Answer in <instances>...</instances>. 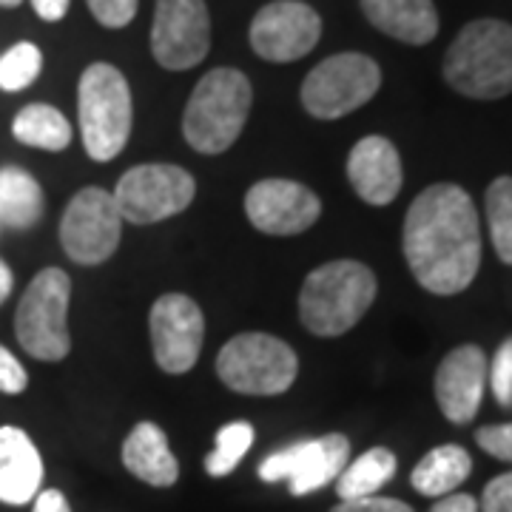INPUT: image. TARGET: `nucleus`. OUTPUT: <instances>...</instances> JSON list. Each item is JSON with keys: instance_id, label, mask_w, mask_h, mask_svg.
I'll return each instance as SVG.
<instances>
[{"instance_id": "4", "label": "nucleus", "mask_w": 512, "mask_h": 512, "mask_svg": "<svg viewBox=\"0 0 512 512\" xmlns=\"http://www.w3.org/2000/svg\"><path fill=\"white\" fill-rule=\"evenodd\" d=\"M254 103L251 80L237 69H214L197 83L183 111V137L200 154L234 146Z\"/></svg>"}, {"instance_id": "37", "label": "nucleus", "mask_w": 512, "mask_h": 512, "mask_svg": "<svg viewBox=\"0 0 512 512\" xmlns=\"http://www.w3.org/2000/svg\"><path fill=\"white\" fill-rule=\"evenodd\" d=\"M12 285H15V276L9 271V265L0 259V305L9 299V293H12Z\"/></svg>"}, {"instance_id": "2", "label": "nucleus", "mask_w": 512, "mask_h": 512, "mask_svg": "<svg viewBox=\"0 0 512 512\" xmlns=\"http://www.w3.org/2000/svg\"><path fill=\"white\" fill-rule=\"evenodd\" d=\"M376 274L365 262L336 259L308 274L299 291V319L313 336H342L376 302Z\"/></svg>"}, {"instance_id": "30", "label": "nucleus", "mask_w": 512, "mask_h": 512, "mask_svg": "<svg viewBox=\"0 0 512 512\" xmlns=\"http://www.w3.org/2000/svg\"><path fill=\"white\" fill-rule=\"evenodd\" d=\"M476 441L498 461H512V424H487L476 433Z\"/></svg>"}, {"instance_id": "10", "label": "nucleus", "mask_w": 512, "mask_h": 512, "mask_svg": "<svg viewBox=\"0 0 512 512\" xmlns=\"http://www.w3.org/2000/svg\"><path fill=\"white\" fill-rule=\"evenodd\" d=\"M123 214L114 194L103 188H83L66 205L60 220V245L77 265H103L120 245Z\"/></svg>"}, {"instance_id": "23", "label": "nucleus", "mask_w": 512, "mask_h": 512, "mask_svg": "<svg viewBox=\"0 0 512 512\" xmlns=\"http://www.w3.org/2000/svg\"><path fill=\"white\" fill-rule=\"evenodd\" d=\"M12 134L23 146L43 148V151H63L72 143V126L69 120L46 103H32L18 111Z\"/></svg>"}, {"instance_id": "17", "label": "nucleus", "mask_w": 512, "mask_h": 512, "mask_svg": "<svg viewBox=\"0 0 512 512\" xmlns=\"http://www.w3.org/2000/svg\"><path fill=\"white\" fill-rule=\"evenodd\" d=\"M348 180L367 205H390L402 191V157L387 137L370 134L348 157Z\"/></svg>"}, {"instance_id": "20", "label": "nucleus", "mask_w": 512, "mask_h": 512, "mask_svg": "<svg viewBox=\"0 0 512 512\" xmlns=\"http://www.w3.org/2000/svg\"><path fill=\"white\" fill-rule=\"evenodd\" d=\"M123 464L134 478L151 487H174L180 478V464L168 447L163 427L154 421H140L123 444Z\"/></svg>"}, {"instance_id": "22", "label": "nucleus", "mask_w": 512, "mask_h": 512, "mask_svg": "<svg viewBox=\"0 0 512 512\" xmlns=\"http://www.w3.org/2000/svg\"><path fill=\"white\" fill-rule=\"evenodd\" d=\"M43 217V191L18 165L0 168V222L9 228H32Z\"/></svg>"}, {"instance_id": "21", "label": "nucleus", "mask_w": 512, "mask_h": 512, "mask_svg": "<svg viewBox=\"0 0 512 512\" xmlns=\"http://www.w3.org/2000/svg\"><path fill=\"white\" fill-rule=\"evenodd\" d=\"M473 470V458L458 444H441L421 458L413 470V487L427 498H444L461 487Z\"/></svg>"}, {"instance_id": "28", "label": "nucleus", "mask_w": 512, "mask_h": 512, "mask_svg": "<svg viewBox=\"0 0 512 512\" xmlns=\"http://www.w3.org/2000/svg\"><path fill=\"white\" fill-rule=\"evenodd\" d=\"M490 384H493L495 399L501 407H512V339H507L493 359L490 370Z\"/></svg>"}, {"instance_id": "12", "label": "nucleus", "mask_w": 512, "mask_h": 512, "mask_svg": "<svg viewBox=\"0 0 512 512\" xmlns=\"http://www.w3.org/2000/svg\"><path fill=\"white\" fill-rule=\"evenodd\" d=\"M211 49V18L205 0H157L154 26H151V52L154 60L185 72L200 66Z\"/></svg>"}, {"instance_id": "24", "label": "nucleus", "mask_w": 512, "mask_h": 512, "mask_svg": "<svg viewBox=\"0 0 512 512\" xmlns=\"http://www.w3.org/2000/svg\"><path fill=\"white\" fill-rule=\"evenodd\" d=\"M396 467H399L396 456L387 447H373V450H367L365 456H359L339 473L336 493H339L342 501L376 495L390 478L396 476Z\"/></svg>"}, {"instance_id": "35", "label": "nucleus", "mask_w": 512, "mask_h": 512, "mask_svg": "<svg viewBox=\"0 0 512 512\" xmlns=\"http://www.w3.org/2000/svg\"><path fill=\"white\" fill-rule=\"evenodd\" d=\"M430 512H478V501L473 495H444Z\"/></svg>"}, {"instance_id": "27", "label": "nucleus", "mask_w": 512, "mask_h": 512, "mask_svg": "<svg viewBox=\"0 0 512 512\" xmlns=\"http://www.w3.org/2000/svg\"><path fill=\"white\" fill-rule=\"evenodd\" d=\"M40 69H43V55L35 43H18L0 57V89L20 92L35 83Z\"/></svg>"}, {"instance_id": "13", "label": "nucleus", "mask_w": 512, "mask_h": 512, "mask_svg": "<svg viewBox=\"0 0 512 512\" xmlns=\"http://www.w3.org/2000/svg\"><path fill=\"white\" fill-rule=\"evenodd\" d=\"M154 359L165 373L180 376L194 370L205 339V319L200 305L185 293H165L148 313Z\"/></svg>"}, {"instance_id": "32", "label": "nucleus", "mask_w": 512, "mask_h": 512, "mask_svg": "<svg viewBox=\"0 0 512 512\" xmlns=\"http://www.w3.org/2000/svg\"><path fill=\"white\" fill-rule=\"evenodd\" d=\"M26 384H29V376H26L23 365L0 345V393L18 396V393L26 390Z\"/></svg>"}, {"instance_id": "31", "label": "nucleus", "mask_w": 512, "mask_h": 512, "mask_svg": "<svg viewBox=\"0 0 512 512\" xmlns=\"http://www.w3.org/2000/svg\"><path fill=\"white\" fill-rule=\"evenodd\" d=\"M478 512H512V473L495 476L478 501Z\"/></svg>"}, {"instance_id": "5", "label": "nucleus", "mask_w": 512, "mask_h": 512, "mask_svg": "<svg viewBox=\"0 0 512 512\" xmlns=\"http://www.w3.org/2000/svg\"><path fill=\"white\" fill-rule=\"evenodd\" d=\"M77 120L86 154L94 163L120 157L131 134L134 106L123 72L111 63H92L77 86Z\"/></svg>"}, {"instance_id": "19", "label": "nucleus", "mask_w": 512, "mask_h": 512, "mask_svg": "<svg viewBox=\"0 0 512 512\" xmlns=\"http://www.w3.org/2000/svg\"><path fill=\"white\" fill-rule=\"evenodd\" d=\"M362 12L379 32L410 46H427L439 35L433 0H362Z\"/></svg>"}, {"instance_id": "36", "label": "nucleus", "mask_w": 512, "mask_h": 512, "mask_svg": "<svg viewBox=\"0 0 512 512\" xmlns=\"http://www.w3.org/2000/svg\"><path fill=\"white\" fill-rule=\"evenodd\" d=\"M32 6H35L37 15L49 23L63 20V15L69 12V0H32Z\"/></svg>"}, {"instance_id": "34", "label": "nucleus", "mask_w": 512, "mask_h": 512, "mask_svg": "<svg viewBox=\"0 0 512 512\" xmlns=\"http://www.w3.org/2000/svg\"><path fill=\"white\" fill-rule=\"evenodd\" d=\"M32 512H72L69 501L60 490H43L35 495V510Z\"/></svg>"}, {"instance_id": "38", "label": "nucleus", "mask_w": 512, "mask_h": 512, "mask_svg": "<svg viewBox=\"0 0 512 512\" xmlns=\"http://www.w3.org/2000/svg\"><path fill=\"white\" fill-rule=\"evenodd\" d=\"M20 3H23V0H0V6H9V9H12V6H20Z\"/></svg>"}, {"instance_id": "11", "label": "nucleus", "mask_w": 512, "mask_h": 512, "mask_svg": "<svg viewBox=\"0 0 512 512\" xmlns=\"http://www.w3.org/2000/svg\"><path fill=\"white\" fill-rule=\"evenodd\" d=\"M348 456V436L328 433L319 439L296 441L291 447L271 453L259 464V478L268 484L288 481V490L293 495H311L339 478V473L348 467Z\"/></svg>"}, {"instance_id": "25", "label": "nucleus", "mask_w": 512, "mask_h": 512, "mask_svg": "<svg viewBox=\"0 0 512 512\" xmlns=\"http://www.w3.org/2000/svg\"><path fill=\"white\" fill-rule=\"evenodd\" d=\"M487 222L495 254L512 265V177H495L487 188Z\"/></svg>"}, {"instance_id": "29", "label": "nucleus", "mask_w": 512, "mask_h": 512, "mask_svg": "<svg viewBox=\"0 0 512 512\" xmlns=\"http://www.w3.org/2000/svg\"><path fill=\"white\" fill-rule=\"evenodd\" d=\"M97 23L106 29H123L137 15V0H86Z\"/></svg>"}, {"instance_id": "6", "label": "nucleus", "mask_w": 512, "mask_h": 512, "mask_svg": "<svg viewBox=\"0 0 512 512\" xmlns=\"http://www.w3.org/2000/svg\"><path fill=\"white\" fill-rule=\"evenodd\" d=\"M69 299L72 279L60 268H43L29 282L15 313L20 348L40 362H60L72 350L69 336Z\"/></svg>"}, {"instance_id": "3", "label": "nucleus", "mask_w": 512, "mask_h": 512, "mask_svg": "<svg viewBox=\"0 0 512 512\" xmlns=\"http://www.w3.org/2000/svg\"><path fill=\"white\" fill-rule=\"evenodd\" d=\"M444 80L473 100L512 94V26L481 18L467 23L444 55Z\"/></svg>"}, {"instance_id": "15", "label": "nucleus", "mask_w": 512, "mask_h": 512, "mask_svg": "<svg viewBox=\"0 0 512 512\" xmlns=\"http://www.w3.org/2000/svg\"><path fill=\"white\" fill-rule=\"evenodd\" d=\"M245 214L262 234L293 237L319 220L322 200L308 185L293 180H259L245 194Z\"/></svg>"}, {"instance_id": "7", "label": "nucleus", "mask_w": 512, "mask_h": 512, "mask_svg": "<svg viewBox=\"0 0 512 512\" xmlns=\"http://www.w3.org/2000/svg\"><path fill=\"white\" fill-rule=\"evenodd\" d=\"M296 373V350L271 333H239L217 356V376L242 396H279L291 390Z\"/></svg>"}, {"instance_id": "26", "label": "nucleus", "mask_w": 512, "mask_h": 512, "mask_svg": "<svg viewBox=\"0 0 512 512\" xmlns=\"http://www.w3.org/2000/svg\"><path fill=\"white\" fill-rule=\"evenodd\" d=\"M254 444V427L248 421H231L217 433L214 453L205 458V473L211 478H225L239 467V461Z\"/></svg>"}, {"instance_id": "8", "label": "nucleus", "mask_w": 512, "mask_h": 512, "mask_svg": "<svg viewBox=\"0 0 512 512\" xmlns=\"http://www.w3.org/2000/svg\"><path fill=\"white\" fill-rule=\"evenodd\" d=\"M382 86V69L373 57L345 52L322 60L302 83V106L316 120H339L370 103Z\"/></svg>"}, {"instance_id": "14", "label": "nucleus", "mask_w": 512, "mask_h": 512, "mask_svg": "<svg viewBox=\"0 0 512 512\" xmlns=\"http://www.w3.org/2000/svg\"><path fill=\"white\" fill-rule=\"evenodd\" d=\"M251 49L268 63H293L311 55L322 37L319 12L302 0H274L251 20Z\"/></svg>"}, {"instance_id": "1", "label": "nucleus", "mask_w": 512, "mask_h": 512, "mask_svg": "<svg viewBox=\"0 0 512 512\" xmlns=\"http://www.w3.org/2000/svg\"><path fill=\"white\" fill-rule=\"evenodd\" d=\"M404 259L424 291L456 296L481 268V225L473 197L456 183L424 188L404 217Z\"/></svg>"}, {"instance_id": "16", "label": "nucleus", "mask_w": 512, "mask_h": 512, "mask_svg": "<svg viewBox=\"0 0 512 512\" xmlns=\"http://www.w3.org/2000/svg\"><path fill=\"white\" fill-rule=\"evenodd\" d=\"M487 384V356L478 345H461L441 359L436 370V402L444 419L467 424L476 419Z\"/></svg>"}, {"instance_id": "18", "label": "nucleus", "mask_w": 512, "mask_h": 512, "mask_svg": "<svg viewBox=\"0 0 512 512\" xmlns=\"http://www.w3.org/2000/svg\"><path fill=\"white\" fill-rule=\"evenodd\" d=\"M43 458L20 427H0V501L29 504L40 493Z\"/></svg>"}, {"instance_id": "33", "label": "nucleus", "mask_w": 512, "mask_h": 512, "mask_svg": "<svg viewBox=\"0 0 512 512\" xmlns=\"http://www.w3.org/2000/svg\"><path fill=\"white\" fill-rule=\"evenodd\" d=\"M330 512H413L399 498H382V495H367V498H353L342 501Z\"/></svg>"}, {"instance_id": "9", "label": "nucleus", "mask_w": 512, "mask_h": 512, "mask_svg": "<svg viewBox=\"0 0 512 512\" xmlns=\"http://www.w3.org/2000/svg\"><path fill=\"white\" fill-rule=\"evenodd\" d=\"M194 194H197V183L185 168L148 163L128 168L117 183L114 200L123 220L134 225H154L183 214L194 202Z\"/></svg>"}]
</instances>
